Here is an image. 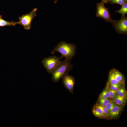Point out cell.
Segmentation results:
<instances>
[{"instance_id": "obj_1", "label": "cell", "mask_w": 127, "mask_h": 127, "mask_svg": "<svg viewBox=\"0 0 127 127\" xmlns=\"http://www.w3.org/2000/svg\"><path fill=\"white\" fill-rule=\"evenodd\" d=\"M75 45L73 43H68L62 41L59 43L51 52L53 54L56 52L60 53L62 55V58L65 57L66 60H70L74 56L76 51Z\"/></svg>"}, {"instance_id": "obj_2", "label": "cell", "mask_w": 127, "mask_h": 127, "mask_svg": "<svg viewBox=\"0 0 127 127\" xmlns=\"http://www.w3.org/2000/svg\"><path fill=\"white\" fill-rule=\"evenodd\" d=\"M70 60H66L61 61L51 73L52 80L54 83L58 82L66 74L68 73L73 68V65L71 64Z\"/></svg>"}, {"instance_id": "obj_3", "label": "cell", "mask_w": 127, "mask_h": 127, "mask_svg": "<svg viewBox=\"0 0 127 127\" xmlns=\"http://www.w3.org/2000/svg\"><path fill=\"white\" fill-rule=\"evenodd\" d=\"M60 57L53 56L44 58L41 61V63L48 74L51 73L61 62Z\"/></svg>"}, {"instance_id": "obj_4", "label": "cell", "mask_w": 127, "mask_h": 127, "mask_svg": "<svg viewBox=\"0 0 127 127\" xmlns=\"http://www.w3.org/2000/svg\"><path fill=\"white\" fill-rule=\"evenodd\" d=\"M37 8L34 9L28 13L23 15L19 17V21L17 24L22 25L25 30H29L31 27V23L34 18L36 16Z\"/></svg>"}, {"instance_id": "obj_5", "label": "cell", "mask_w": 127, "mask_h": 127, "mask_svg": "<svg viewBox=\"0 0 127 127\" xmlns=\"http://www.w3.org/2000/svg\"><path fill=\"white\" fill-rule=\"evenodd\" d=\"M104 4L102 2L97 3L96 16L97 17L102 18L106 21L111 23L114 20L111 18L110 12L107 8L105 7Z\"/></svg>"}, {"instance_id": "obj_6", "label": "cell", "mask_w": 127, "mask_h": 127, "mask_svg": "<svg viewBox=\"0 0 127 127\" xmlns=\"http://www.w3.org/2000/svg\"><path fill=\"white\" fill-rule=\"evenodd\" d=\"M117 32L119 34H127V18L121 16L119 20H114L111 23Z\"/></svg>"}, {"instance_id": "obj_7", "label": "cell", "mask_w": 127, "mask_h": 127, "mask_svg": "<svg viewBox=\"0 0 127 127\" xmlns=\"http://www.w3.org/2000/svg\"><path fill=\"white\" fill-rule=\"evenodd\" d=\"M62 82L66 89L71 93H73V89L75 84V79L68 73L65 74L62 77Z\"/></svg>"}, {"instance_id": "obj_8", "label": "cell", "mask_w": 127, "mask_h": 127, "mask_svg": "<svg viewBox=\"0 0 127 127\" xmlns=\"http://www.w3.org/2000/svg\"><path fill=\"white\" fill-rule=\"evenodd\" d=\"M122 108L120 106L115 104V105L109 112V116L112 118H114L119 113Z\"/></svg>"}, {"instance_id": "obj_9", "label": "cell", "mask_w": 127, "mask_h": 127, "mask_svg": "<svg viewBox=\"0 0 127 127\" xmlns=\"http://www.w3.org/2000/svg\"><path fill=\"white\" fill-rule=\"evenodd\" d=\"M112 70L117 81L119 83L124 84V79L122 74L119 71L115 69H112Z\"/></svg>"}, {"instance_id": "obj_10", "label": "cell", "mask_w": 127, "mask_h": 127, "mask_svg": "<svg viewBox=\"0 0 127 127\" xmlns=\"http://www.w3.org/2000/svg\"><path fill=\"white\" fill-rule=\"evenodd\" d=\"M17 24V22L14 21H8L2 18V16L0 15V27L6 26H13Z\"/></svg>"}, {"instance_id": "obj_11", "label": "cell", "mask_w": 127, "mask_h": 127, "mask_svg": "<svg viewBox=\"0 0 127 127\" xmlns=\"http://www.w3.org/2000/svg\"><path fill=\"white\" fill-rule=\"evenodd\" d=\"M126 98V97L119 96L117 94L113 99L114 102L116 104L121 105L125 103Z\"/></svg>"}, {"instance_id": "obj_12", "label": "cell", "mask_w": 127, "mask_h": 127, "mask_svg": "<svg viewBox=\"0 0 127 127\" xmlns=\"http://www.w3.org/2000/svg\"><path fill=\"white\" fill-rule=\"evenodd\" d=\"M92 112L94 115L96 117L102 118L105 117L102 110L97 106L93 109Z\"/></svg>"}, {"instance_id": "obj_13", "label": "cell", "mask_w": 127, "mask_h": 127, "mask_svg": "<svg viewBox=\"0 0 127 127\" xmlns=\"http://www.w3.org/2000/svg\"><path fill=\"white\" fill-rule=\"evenodd\" d=\"M110 84L115 85L119 83L115 79L113 72L111 70L109 73L108 81L107 82Z\"/></svg>"}, {"instance_id": "obj_14", "label": "cell", "mask_w": 127, "mask_h": 127, "mask_svg": "<svg viewBox=\"0 0 127 127\" xmlns=\"http://www.w3.org/2000/svg\"><path fill=\"white\" fill-rule=\"evenodd\" d=\"M120 9L119 10L116 11L115 12L120 14L122 16H125V15L127 13V3L126 2L122 5Z\"/></svg>"}, {"instance_id": "obj_15", "label": "cell", "mask_w": 127, "mask_h": 127, "mask_svg": "<svg viewBox=\"0 0 127 127\" xmlns=\"http://www.w3.org/2000/svg\"><path fill=\"white\" fill-rule=\"evenodd\" d=\"M123 84L119 83L117 84L112 85L107 83V86L109 89L117 91L119 88L122 87Z\"/></svg>"}, {"instance_id": "obj_16", "label": "cell", "mask_w": 127, "mask_h": 127, "mask_svg": "<svg viewBox=\"0 0 127 127\" xmlns=\"http://www.w3.org/2000/svg\"><path fill=\"white\" fill-rule=\"evenodd\" d=\"M109 98V88L107 86L106 88L100 94L99 99H108Z\"/></svg>"}, {"instance_id": "obj_17", "label": "cell", "mask_w": 127, "mask_h": 127, "mask_svg": "<svg viewBox=\"0 0 127 127\" xmlns=\"http://www.w3.org/2000/svg\"><path fill=\"white\" fill-rule=\"evenodd\" d=\"M126 90L123 87H121L117 91V94L119 96L126 97Z\"/></svg>"}, {"instance_id": "obj_18", "label": "cell", "mask_w": 127, "mask_h": 127, "mask_svg": "<svg viewBox=\"0 0 127 127\" xmlns=\"http://www.w3.org/2000/svg\"><path fill=\"white\" fill-rule=\"evenodd\" d=\"M109 2L111 4H117L122 5L127 2L125 0H110Z\"/></svg>"}, {"instance_id": "obj_19", "label": "cell", "mask_w": 127, "mask_h": 127, "mask_svg": "<svg viewBox=\"0 0 127 127\" xmlns=\"http://www.w3.org/2000/svg\"><path fill=\"white\" fill-rule=\"evenodd\" d=\"M110 101L108 98L99 99V102L100 105L103 106H105Z\"/></svg>"}, {"instance_id": "obj_20", "label": "cell", "mask_w": 127, "mask_h": 127, "mask_svg": "<svg viewBox=\"0 0 127 127\" xmlns=\"http://www.w3.org/2000/svg\"><path fill=\"white\" fill-rule=\"evenodd\" d=\"M102 110L104 113L105 117L109 116V111L106 108L105 106H103L100 105L97 106Z\"/></svg>"}, {"instance_id": "obj_21", "label": "cell", "mask_w": 127, "mask_h": 127, "mask_svg": "<svg viewBox=\"0 0 127 127\" xmlns=\"http://www.w3.org/2000/svg\"><path fill=\"white\" fill-rule=\"evenodd\" d=\"M115 103L110 101L105 106L106 108L109 111L115 105Z\"/></svg>"}, {"instance_id": "obj_22", "label": "cell", "mask_w": 127, "mask_h": 127, "mask_svg": "<svg viewBox=\"0 0 127 127\" xmlns=\"http://www.w3.org/2000/svg\"><path fill=\"white\" fill-rule=\"evenodd\" d=\"M109 98L113 99L117 95V91L109 89Z\"/></svg>"}, {"instance_id": "obj_23", "label": "cell", "mask_w": 127, "mask_h": 127, "mask_svg": "<svg viewBox=\"0 0 127 127\" xmlns=\"http://www.w3.org/2000/svg\"><path fill=\"white\" fill-rule=\"evenodd\" d=\"M110 0H102V2L104 4L107 3L109 2Z\"/></svg>"}, {"instance_id": "obj_24", "label": "cell", "mask_w": 127, "mask_h": 127, "mask_svg": "<svg viewBox=\"0 0 127 127\" xmlns=\"http://www.w3.org/2000/svg\"><path fill=\"white\" fill-rule=\"evenodd\" d=\"M58 0H54V3L55 4L56 3Z\"/></svg>"}, {"instance_id": "obj_25", "label": "cell", "mask_w": 127, "mask_h": 127, "mask_svg": "<svg viewBox=\"0 0 127 127\" xmlns=\"http://www.w3.org/2000/svg\"><path fill=\"white\" fill-rule=\"evenodd\" d=\"M125 0L127 2V0Z\"/></svg>"}]
</instances>
